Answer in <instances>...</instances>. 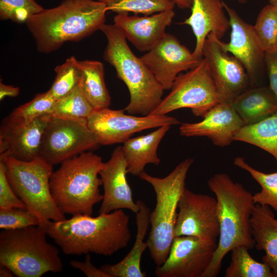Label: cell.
Wrapping results in <instances>:
<instances>
[{
	"label": "cell",
	"mask_w": 277,
	"mask_h": 277,
	"mask_svg": "<svg viewBox=\"0 0 277 277\" xmlns=\"http://www.w3.org/2000/svg\"><path fill=\"white\" fill-rule=\"evenodd\" d=\"M178 210L174 237L191 236L217 242L220 223L215 197L185 188L179 199Z\"/></svg>",
	"instance_id": "obj_12"
},
{
	"label": "cell",
	"mask_w": 277,
	"mask_h": 277,
	"mask_svg": "<svg viewBox=\"0 0 277 277\" xmlns=\"http://www.w3.org/2000/svg\"><path fill=\"white\" fill-rule=\"evenodd\" d=\"M6 172V168L4 162L0 161V209L26 208L11 187Z\"/></svg>",
	"instance_id": "obj_37"
},
{
	"label": "cell",
	"mask_w": 277,
	"mask_h": 277,
	"mask_svg": "<svg viewBox=\"0 0 277 277\" xmlns=\"http://www.w3.org/2000/svg\"><path fill=\"white\" fill-rule=\"evenodd\" d=\"M139 210L136 214L137 232L134 244L127 255L120 262L111 265L106 264L100 268L110 277H145L146 274L141 269L143 253L148 248L144 241L150 225V209L142 201L137 200Z\"/></svg>",
	"instance_id": "obj_22"
},
{
	"label": "cell",
	"mask_w": 277,
	"mask_h": 277,
	"mask_svg": "<svg viewBox=\"0 0 277 277\" xmlns=\"http://www.w3.org/2000/svg\"><path fill=\"white\" fill-rule=\"evenodd\" d=\"M248 250L245 246L240 245L231 250V262L224 276L274 277L270 267L265 263L257 262L253 259Z\"/></svg>",
	"instance_id": "obj_28"
},
{
	"label": "cell",
	"mask_w": 277,
	"mask_h": 277,
	"mask_svg": "<svg viewBox=\"0 0 277 277\" xmlns=\"http://www.w3.org/2000/svg\"><path fill=\"white\" fill-rule=\"evenodd\" d=\"M49 114L27 123H17L5 117L0 128V159L12 157L30 161L39 157L43 133Z\"/></svg>",
	"instance_id": "obj_17"
},
{
	"label": "cell",
	"mask_w": 277,
	"mask_h": 277,
	"mask_svg": "<svg viewBox=\"0 0 277 277\" xmlns=\"http://www.w3.org/2000/svg\"><path fill=\"white\" fill-rule=\"evenodd\" d=\"M194 159L180 163L168 175L160 178L143 171L140 178L150 184L156 195V205L150 213V231L146 241L150 255L156 266L166 260L174 238L180 197Z\"/></svg>",
	"instance_id": "obj_6"
},
{
	"label": "cell",
	"mask_w": 277,
	"mask_h": 277,
	"mask_svg": "<svg viewBox=\"0 0 277 277\" xmlns=\"http://www.w3.org/2000/svg\"><path fill=\"white\" fill-rule=\"evenodd\" d=\"M124 109L105 108L94 110L87 119L99 145L124 143L134 133L164 125L180 124L176 118L152 115L137 116L125 114Z\"/></svg>",
	"instance_id": "obj_11"
},
{
	"label": "cell",
	"mask_w": 277,
	"mask_h": 277,
	"mask_svg": "<svg viewBox=\"0 0 277 277\" xmlns=\"http://www.w3.org/2000/svg\"><path fill=\"white\" fill-rule=\"evenodd\" d=\"M265 64L269 77V87L277 97V48L265 52Z\"/></svg>",
	"instance_id": "obj_38"
},
{
	"label": "cell",
	"mask_w": 277,
	"mask_h": 277,
	"mask_svg": "<svg viewBox=\"0 0 277 277\" xmlns=\"http://www.w3.org/2000/svg\"><path fill=\"white\" fill-rule=\"evenodd\" d=\"M170 90L150 115L163 116L179 109L188 108L194 115L203 117L220 102L204 57L195 68L180 73Z\"/></svg>",
	"instance_id": "obj_9"
},
{
	"label": "cell",
	"mask_w": 277,
	"mask_h": 277,
	"mask_svg": "<svg viewBox=\"0 0 277 277\" xmlns=\"http://www.w3.org/2000/svg\"><path fill=\"white\" fill-rule=\"evenodd\" d=\"M251 222L254 247L265 252L263 262L277 277V219L269 206L256 204Z\"/></svg>",
	"instance_id": "obj_24"
},
{
	"label": "cell",
	"mask_w": 277,
	"mask_h": 277,
	"mask_svg": "<svg viewBox=\"0 0 277 277\" xmlns=\"http://www.w3.org/2000/svg\"><path fill=\"white\" fill-rule=\"evenodd\" d=\"M55 102L48 90L37 94L30 101L15 108L6 118L17 123H29L49 114Z\"/></svg>",
	"instance_id": "obj_32"
},
{
	"label": "cell",
	"mask_w": 277,
	"mask_h": 277,
	"mask_svg": "<svg viewBox=\"0 0 277 277\" xmlns=\"http://www.w3.org/2000/svg\"><path fill=\"white\" fill-rule=\"evenodd\" d=\"M217 242L191 236H175L165 262L156 266L158 277H202L210 265Z\"/></svg>",
	"instance_id": "obj_13"
},
{
	"label": "cell",
	"mask_w": 277,
	"mask_h": 277,
	"mask_svg": "<svg viewBox=\"0 0 277 277\" xmlns=\"http://www.w3.org/2000/svg\"><path fill=\"white\" fill-rule=\"evenodd\" d=\"M231 103L245 125L256 123L277 111V97L269 87H248Z\"/></svg>",
	"instance_id": "obj_25"
},
{
	"label": "cell",
	"mask_w": 277,
	"mask_h": 277,
	"mask_svg": "<svg viewBox=\"0 0 277 277\" xmlns=\"http://www.w3.org/2000/svg\"><path fill=\"white\" fill-rule=\"evenodd\" d=\"M260 44L265 52L277 48V8L268 4L260 11L253 26Z\"/></svg>",
	"instance_id": "obj_33"
},
{
	"label": "cell",
	"mask_w": 277,
	"mask_h": 277,
	"mask_svg": "<svg viewBox=\"0 0 277 277\" xmlns=\"http://www.w3.org/2000/svg\"><path fill=\"white\" fill-rule=\"evenodd\" d=\"M233 164L247 171L261 186V190L253 195L254 203L271 206L277 212V171L271 173L261 172L241 157H236Z\"/></svg>",
	"instance_id": "obj_30"
},
{
	"label": "cell",
	"mask_w": 277,
	"mask_h": 277,
	"mask_svg": "<svg viewBox=\"0 0 277 277\" xmlns=\"http://www.w3.org/2000/svg\"><path fill=\"white\" fill-rule=\"evenodd\" d=\"M171 126H162L148 134L130 138L124 143L122 147L127 164L128 173L139 176L147 165L160 164L157 148Z\"/></svg>",
	"instance_id": "obj_23"
},
{
	"label": "cell",
	"mask_w": 277,
	"mask_h": 277,
	"mask_svg": "<svg viewBox=\"0 0 277 277\" xmlns=\"http://www.w3.org/2000/svg\"><path fill=\"white\" fill-rule=\"evenodd\" d=\"M19 93V88L12 85H8L0 82V100L3 101L6 97H14Z\"/></svg>",
	"instance_id": "obj_40"
},
{
	"label": "cell",
	"mask_w": 277,
	"mask_h": 277,
	"mask_svg": "<svg viewBox=\"0 0 277 277\" xmlns=\"http://www.w3.org/2000/svg\"><path fill=\"white\" fill-rule=\"evenodd\" d=\"M39 226L2 230L0 233V265L18 277H41L59 273L63 265L57 247L46 239Z\"/></svg>",
	"instance_id": "obj_7"
},
{
	"label": "cell",
	"mask_w": 277,
	"mask_h": 277,
	"mask_svg": "<svg viewBox=\"0 0 277 277\" xmlns=\"http://www.w3.org/2000/svg\"><path fill=\"white\" fill-rule=\"evenodd\" d=\"M127 164L122 147L118 146L99 172L104 189L99 214L125 209L135 213L138 211L139 206L133 199L127 180Z\"/></svg>",
	"instance_id": "obj_18"
},
{
	"label": "cell",
	"mask_w": 277,
	"mask_h": 277,
	"mask_svg": "<svg viewBox=\"0 0 277 277\" xmlns=\"http://www.w3.org/2000/svg\"><path fill=\"white\" fill-rule=\"evenodd\" d=\"M269 4L277 8V0H268Z\"/></svg>",
	"instance_id": "obj_43"
},
{
	"label": "cell",
	"mask_w": 277,
	"mask_h": 277,
	"mask_svg": "<svg viewBox=\"0 0 277 277\" xmlns=\"http://www.w3.org/2000/svg\"><path fill=\"white\" fill-rule=\"evenodd\" d=\"M174 16L173 9L142 16L117 13L113 18V24L137 50L147 52L164 36Z\"/></svg>",
	"instance_id": "obj_20"
},
{
	"label": "cell",
	"mask_w": 277,
	"mask_h": 277,
	"mask_svg": "<svg viewBox=\"0 0 277 277\" xmlns=\"http://www.w3.org/2000/svg\"><path fill=\"white\" fill-rule=\"evenodd\" d=\"M94 110L78 85L70 93L56 101L49 115L62 118L87 120Z\"/></svg>",
	"instance_id": "obj_29"
},
{
	"label": "cell",
	"mask_w": 277,
	"mask_h": 277,
	"mask_svg": "<svg viewBox=\"0 0 277 277\" xmlns=\"http://www.w3.org/2000/svg\"><path fill=\"white\" fill-rule=\"evenodd\" d=\"M237 2L241 4H245L247 3L248 0H236Z\"/></svg>",
	"instance_id": "obj_44"
},
{
	"label": "cell",
	"mask_w": 277,
	"mask_h": 277,
	"mask_svg": "<svg viewBox=\"0 0 277 277\" xmlns=\"http://www.w3.org/2000/svg\"><path fill=\"white\" fill-rule=\"evenodd\" d=\"M71 266L83 272L87 277H110L100 268L95 267L91 262L90 253L86 254L84 262L73 260L70 262Z\"/></svg>",
	"instance_id": "obj_39"
},
{
	"label": "cell",
	"mask_w": 277,
	"mask_h": 277,
	"mask_svg": "<svg viewBox=\"0 0 277 277\" xmlns=\"http://www.w3.org/2000/svg\"><path fill=\"white\" fill-rule=\"evenodd\" d=\"M81 75L78 86L94 110L108 108L111 97L104 80V66L97 61H79Z\"/></svg>",
	"instance_id": "obj_26"
},
{
	"label": "cell",
	"mask_w": 277,
	"mask_h": 277,
	"mask_svg": "<svg viewBox=\"0 0 277 277\" xmlns=\"http://www.w3.org/2000/svg\"><path fill=\"white\" fill-rule=\"evenodd\" d=\"M231 29L228 43L220 40L222 49L231 53L243 65L248 75L250 85L258 82L265 67V52L256 37L253 26L245 22L234 9L223 1Z\"/></svg>",
	"instance_id": "obj_16"
},
{
	"label": "cell",
	"mask_w": 277,
	"mask_h": 277,
	"mask_svg": "<svg viewBox=\"0 0 277 277\" xmlns=\"http://www.w3.org/2000/svg\"><path fill=\"white\" fill-rule=\"evenodd\" d=\"M100 30L107 40L103 57L129 90L130 101L125 111L132 115L150 114L163 99V87L141 57L133 53L117 26L105 24Z\"/></svg>",
	"instance_id": "obj_4"
},
{
	"label": "cell",
	"mask_w": 277,
	"mask_h": 277,
	"mask_svg": "<svg viewBox=\"0 0 277 277\" xmlns=\"http://www.w3.org/2000/svg\"><path fill=\"white\" fill-rule=\"evenodd\" d=\"M53 172L50 190L55 203L65 214L91 215L95 204L102 201L99 172L104 163L101 156L86 151L66 160Z\"/></svg>",
	"instance_id": "obj_5"
},
{
	"label": "cell",
	"mask_w": 277,
	"mask_h": 277,
	"mask_svg": "<svg viewBox=\"0 0 277 277\" xmlns=\"http://www.w3.org/2000/svg\"><path fill=\"white\" fill-rule=\"evenodd\" d=\"M54 71L55 79L49 91L56 101L78 86L81 75L79 61L71 56L63 64L57 66Z\"/></svg>",
	"instance_id": "obj_31"
},
{
	"label": "cell",
	"mask_w": 277,
	"mask_h": 277,
	"mask_svg": "<svg viewBox=\"0 0 277 277\" xmlns=\"http://www.w3.org/2000/svg\"><path fill=\"white\" fill-rule=\"evenodd\" d=\"M181 9L191 8L193 0H169Z\"/></svg>",
	"instance_id": "obj_41"
},
{
	"label": "cell",
	"mask_w": 277,
	"mask_h": 277,
	"mask_svg": "<svg viewBox=\"0 0 277 277\" xmlns=\"http://www.w3.org/2000/svg\"><path fill=\"white\" fill-rule=\"evenodd\" d=\"M43 9L35 0H0L1 20L26 23L31 16Z\"/></svg>",
	"instance_id": "obj_35"
},
{
	"label": "cell",
	"mask_w": 277,
	"mask_h": 277,
	"mask_svg": "<svg viewBox=\"0 0 277 277\" xmlns=\"http://www.w3.org/2000/svg\"><path fill=\"white\" fill-rule=\"evenodd\" d=\"M191 13L182 24L191 27L196 39L193 54L202 60L204 42L210 33L221 39L230 28L222 0H193Z\"/></svg>",
	"instance_id": "obj_21"
},
{
	"label": "cell",
	"mask_w": 277,
	"mask_h": 277,
	"mask_svg": "<svg viewBox=\"0 0 277 277\" xmlns=\"http://www.w3.org/2000/svg\"><path fill=\"white\" fill-rule=\"evenodd\" d=\"M39 224L37 216L26 208L0 209V228L2 230L20 229Z\"/></svg>",
	"instance_id": "obj_36"
},
{
	"label": "cell",
	"mask_w": 277,
	"mask_h": 277,
	"mask_svg": "<svg viewBox=\"0 0 277 277\" xmlns=\"http://www.w3.org/2000/svg\"><path fill=\"white\" fill-rule=\"evenodd\" d=\"M99 145L87 120L50 116L43 134L39 157L53 166Z\"/></svg>",
	"instance_id": "obj_10"
},
{
	"label": "cell",
	"mask_w": 277,
	"mask_h": 277,
	"mask_svg": "<svg viewBox=\"0 0 277 277\" xmlns=\"http://www.w3.org/2000/svg\"><path fill=\"white\" fill-rule=\"evenodd\" d=\"M245 124L233 108L231 102H219L203 117L194 123H183L180 126L181 135L206 136L216 146L230 145Z\"/></svg>",
	"instance_id": "obj_19"
},
{
	"label": "cell",
	"mask_w": 277,
	"mask_h": 277,
	"mask_svg": "<svg viewBox=\"0 0 277 277\" xmlns=\"http://www.w3.org/2000/svg\"><path fill=\"white\" fill-rule=\"evenodd\" d=\"M234 141L261 148L271 154L277 163V111L256 123L244 126L236 134Z\"/></svg>",
	"instance_id": "obj_27"
},
{
	"label": "cell",
	"mask_w": 277,
	"mask_h": 277,
	"mask_svg": "<svg viewBox=\"0 0 277 277\" xmlns=\"http://www.w3.org/2000/svg\"><path fill=\"white\" fill-rule=\"evenodd\" d=\"M129 223V216L119 209L96 217L78 214L51 221L47 232L66 255L110 256L128 246L131 238Z\"/></svg>",
	"instance_id": "obj_1"
},
{
	"label": "cell",
	"mask_w": 277,
	"mask_h": 277,
	"mask_svg": "<svg viewBox=\"0 0 277 277\" xmlns=\"http://www.w3.org/2000/svg\"><path fill=\"white\" fill-rule=\"evenodd\" d=\"M217 203L220 235L212 260L202 277H216L224 256L235 247L255 246L251 218L255 204L253 195L227 174L216 173L207 182Z\"/></svg>",
	"instance_id": "obj_3"
},
{
	"label": "cell",
	"mask_w": 277,
	"mask_h": 277,
	"mask_svg": "<svg viewBox=\"0 0 277 277\" xmlns=\"http://www.w3.org/2000/svg\"><path fill=\"white\" fill-rule=\"evenodd\" d=\"M107 9L101 0H63L44 9L26 22L40 53L58 50L67 42H78L105 24Z\"/></svg>",
	"instance_id": "obj_2"
},
{
	"label": "cell",
	"mask_w": 277,
	"mask_h": 277,
	"mask_svg": "<svg viewBox=\"0 0 277 277\" xmlns=\"http://www.w3.org/2000/svg\"><path fill=\"white\" fill-rule=\"evenodd\" d=\"M13 273L7 267L0 265L1 277H12L14 276Z\"/></svg>",
	"instance_id": "obj_42"
},
{
	"label": "cell",
	"mask_w": 277,
	"mask_h": 277,
	"mask_svg": "<svg viewBox=\"0 0 277 277\" xmlns=\"http://www.w3.org/2000/svg\"><path fill=\"white\" fill-rule=\"evenodd\" d=\"M141 58L164 90H170L177 75L196 67L198 59L173 35L166 33Z\"/></svg>",
	"instance_id": "obj_15"
},
{
	"label": "cell",
	"mask_w": 277,
	"mask_h": 277,
	"mask_svg": "<svg viewBox=\"0 0 277 277\" xmlns=\"http://www.w3.org/2000/svg\"><path fill=\"white\" fill-rule=\"evenodd\" d=\"M6 168V176L15 193L26 209L38 218V226L47 230L51 221L66 219L52 197L50 180L53 166L40 157L24 161L12 157L0 159Z\"/></svg>",
	"instance_id": "obj_8"
},
{
	"label": "cell",
	"mask_w": 277,
	"mask_h": 277,
	"mask_svg": "<svg viewBox=\"0 0 277 277\" xmlns=\"http://www.w3.org/2000/svg\"><path fill=\"white\" fill-rule=\"evenodd\" d=\"M108 11L116 13L142 14L149 15L173 9L175 5L169 0H101Z\"/></svg>",
	"instance_id": "obj_34"
},
{
	"label": "cell",
	"mask_w": 277,
	"mask_h": 277,
	"mask_svg": "<svg viewBox=\"0 0 277 277\" xmlns=\"http://www.w3.org/2000/svg\"><path fill=\"white\" fill-rule=\"evenodd\" d=\"M220 40L209 33L204 42L203 56L207 62L220 102H232L250 83L243 65L222 49Z\"/></svg>",
	"instance_id": "obj_14"
}]
</instances>
